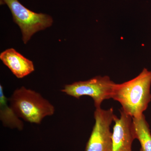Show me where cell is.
Listing matches in <instances>:
<instances>
[{
  "label": "cell",
  "mask_w": 151,
  "mask_h": 151,
  "mask_svg": "<svg viewBox=\"0 0 151 151\" xmlns=\"http://www.w3.org/2000/svg\"><path fill=\"white\" fill-rule=\"evenodd\" d=\"M151 71L144 68L134 78L115 84L111 98L119 102L122 110L132 118L143 115L151 101Z\"/></svg>",
  "instance_id": "1"
},
{
  "label": "cell",
  "mask_w": 151,
  "mask_h": 151,
  "mask_svg": "<svg viewBox=\"0 0 151 151\" xmlns=\"http://www.w3.org/2000/svg\"><path fill=\"white\" fill-rule=\"evenodd\" d=\"M8 100L19 118L31 124H40L55 111L54 106L41 94L24 86L16 89Z\"/></svg>",
  "instance_id": "2"
},
{
  "label": "cell",
  "mask_w": 151,
  "mask_h": 151,
  "mask_svg": "<svg viewBox=\"0 0 151 151\" xmlns=\"http://www.w3.org/2000/svg\"><path fill=\"white\" fill-rule=\"evenodd\" d=\"M1 3L8 6L14 21L20 29L22 40L25 44L36 33L50 27L53 23L51 16L30 10L18 0H1Z\"/></svg>",
  "instance_id": "3"
},
{
  "label": "cell",
  "mask_w": 151,
  "mask_h": 151,
  "mask_svg": "<svg viewBox=\"0 0 151 151\" xmlns=\"http://www.w3.org/2000/svg\"><path fill=\"white\" fill-rule=\"evenodd\" d=\"M115 84L107 76H97L86 81L66 84L61 92L76 99L89 96L94 100L95 108H99L103 101L111 99Z\"/></svg>",
  "instance_id": "4"
},
{
  "label": "cell",
  "mask_w": 151,
  "mask_h": 151,
  "mask_svg": "<svg viewBox=\"0 0 151 151\" xmlns=\"http://www.w3.org/2000/svg\"><path fill=\"white\" fill-rule=\"evenodd\" d=\"M115 116L113 108L107 110L101 107L96 108L95 124L85 151H112V133L110 129Z\"/></svg>",
  "instance_id": "5"
},
{
  "label": "cell",
  "mask_w": 151,
  "mask_h": 151,
  "mask_svg": "<svg viewBox=\"0 0 151 151\" xmlns=\"http://www.w3.org/2000/svg\"><path fill=\"white\" fill-rule=\"evenodd\" d=\"M120 118L116 116L112 133V151H132L135 139L132 128V118L121 110Z\"/></svg>",
  "instance_id": "6"
},
{
  "label": "cell",
  "mask_w": 151,
  "mask_h": 151,
  "mask_svg": "<svg viewBox=\"0 0 151 151\" xmlns=\"http://www.w3.org/2000/svg\"><path fill=\"white\" fill-rule=\"evenodd\" d=\"M0 59L17 78H24L35 70L32 61L14 49H8L3 51L0 54Z\"/></svg>",
  "instance_id": "7"
},
{
  "label": "cell",
  "mask_w": 151,
  "mask_h": 151,
  "mask_svg": "<svg viewBox=\"0 0 151 151\" xmlns=\"http://www.w3.org/2000/svg\"><path fill=\"white\" fill-rule=\"evenodd\" d=\"M8 98L4 92L3 86L0 85V119L3 126L12 129L22 131L24 123L9 104Z\"/></svg>",
  "instance_id": "8"
},
{
  "label": "cell",
  "mask_w": 151,
  "mask_h": 151,
  "mask_svg": "<svg viewBox=\"0 0 151 151\" xmlns=\"http://www.w3.org/2000/svg\"><path fill=\"white\" fill-rule=\"evenodd\" d=\"M132 128L135 139L140 144V151H151V131L144 114L138 118H132Z\"/></svg>",
  "instance_id": "9"
}]
</instances>
